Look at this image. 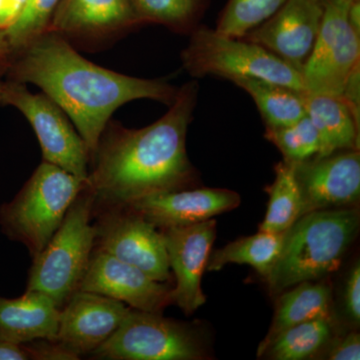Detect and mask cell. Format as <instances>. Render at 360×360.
I'll return each mask as SVG.
<instances>
[{
    "mask_svg": "<svg viewBox=\"0 0 360 360\" xmlns=\"http://www.w3.org/2000/svg\"><path fill=\"white\" fill-rule=\"evenodd\" d=\"M198 84L186 82L162 117L143 129L106 125L90 158L87 186L99 207L125 206L153 194L193 186L196 170L186 136L198 98Z\"/></svg>",
    "mask_w": 360,
    "mask_h": 360,
    "instance_id": "cell-1",
    "label": "cell"
},
{
    "mask_svg": "<svg viewBox=\"0 0 360 360\" xmlns=\"http://www.w3.org/2000/svg\"><path fill=\"white\" fill-rule=\"evenodd\" d=\"M6 71L13 82L37 85L65 111L90 158L117 108L136 99L169 106L179 90L165 80L129 77L94 65L51 30L11 54Z\"/></svg>",
    "mask_w": 360,
    "mask_h": 360,
    "instance_id": "cell-2",
    "label": "cell"
},
{
    "mask_svg": "<svg viewBox=\"0 0 360 360\" xmlns=\"http://www.w3.org/2000/svg\"><path fill=\"white\" fill-rule=\"evenodd\" d=\"M355 207L317 210L302 215L284 234L278 259L265 277L271 295L335 271L359 229Z\"/></svg>",
    "mask_w": 360,
    "mask_h": 360,
    "instance_id": "cell-3",
    "label": "cell"
},
{
    "mask_svg": "<svg viewBox=\"0 0 360 360\" xmlns=\"http://www.w3.org/2000/svg\"><path fill=\"white\" fill-rule=\"evenodd\" d=\"M86 186L87 179L42 161L18 195L0 206L2 231L37 257Z\"/></svg>",
    "mask_w": 360,
    "mask_h": 360,
    "instance_id": "cell-4",
    "label": "cell"
},
{
    "mask_svg": "<svg viewBox=\"0 0 360 360\" xmlns=\"http://www.w3.org/2000/svg\"><path fill=\"white\" fill-rule=\"evenodd\" d=\"M94 205L96 196L86 186L51 240L33 258L26 290L44 293L59 309L79 288L96 248V229L91 224Z\"/></svg>",
    "mask_w": 360,
    "mask_h": 360,
    "instance_id": "cell-5",
    "label": "cell"
},
{
    "mask_svg": "<svg viewBox=\"0 0 360 360\" xmlns=\"http://www.w3.org/2000/svg\"><path fill=\"white\" fill-rule=\"evenodd\" d=\"M180 58L193 77L212 75L232 82L255 78L305 91L302 73L262 45L226 37L205 25H198L189 34Z\"/></svg>",
    "mask_w": 360,
    "mask_h": 360,
    "instance_id": "cell-6",
    "label": "cell"
},
{
    "mask_svg": "<svg viewBox=\"0 0 360 360\" xmlns=\"http://www.w3.org/2000/svg\"><path fill=\"white\" fill-rule=\"evenodd\" d=\"M110 360L205 359L203 341L186 323L161 312L130 309L117 330L91 354Z\"/></svg>",
    "mask_w": 360,
    "mask_h": 360,
    "instance_id": "cell-7",
    "label": "cell"
},
{
    "mask_svg": "<svg viewBox=\"0 0 360 360\" xmlns=\"http://www.w3.org/2000/svg\"><path fill=\"white\" fill-rule=\"evenodd\" d=\"M352 1L326 0L319 37L302 70L305 91L341 97L350 75L359 68L360 33L348 20Z\"/></svg>",
    "mask_w": 360,
    "mask_h": 360,
    "instance_id": "cell-8",
    "label": "cell"
},
{
    "mask_svg": "<svg viewBox=\"0 0 360 360\" xmlns=\"http://www.w3.org/2000/svg\"><path fill=\"white\" fill-rule=\"evenodd\" d=\"M4 105L20 111L32 125L44 161L87 179L90 153L65 111L44 94H32L21 82H4Z\"/></svg>",
    "mask_w": 360,
    "mask_h": 360,
    "instance_id": "cell-9",
    "label": "cell"
},
{
    "mask_svg": "<svg viewBox=\"0 0 360 360\" xmlns=\"http://www.w3.org/2000/svg\"><path fill=\"white\" fill-rule=\"evenodd\" d=\"M96 248L146 272L160 283L170 279L162 233L129 206L99 207Z\"/></svg>",
    "mask_w": 360,
    "mask_h": 360,
    "instance_id": "cell-10",
    "label": "cell"
},
{
    "mask_svg": "<svg viewBox=\"0 0 360 360\" xmlns=\"http://www.w3.org/2000/svg\"><path fill=\"white\" fill-rule=\"evenodd\" d=\"M326 0H288L240 39L262 45L302 73L321 30Z\"/></svg>",
    "mask_w": 360,
    "mask_h": 360,
    "instance_id": "cell-11",
    "label": "cell"
},
{
    "mask_svg": "<svg viewBox=\"0 0 360 360\" xmlns=\"http://www.w3.org/2000/svg\"><path fill=\"white\" fill-rule=\"evenodd\" d=\"M302 198V215L317 210L350 207L360 198L359 150L314 156L295 165Z\"/></svg>",
    "mask_w": 360,
    "mask_h": 360,
    "instance_id": "cell-12",
    "label": "cell"
},
{
    "mask_svg": "<svg viewBox=\"0 0 360 360\" xmlns=\"http://www.w3.org/2000/svg\"><path fill=\"white\" fill-rule=\"evenodd\" d=\"M78 290L108 296L131 309L146 312L162 314L172 303L168 284L96 248Z\"/></svg>",
    "mask_w": 360,
    "mask_h": 360,
    "instance_id": "cell-13",
    "label": "cell"
},
{
    "mask_svg": "<svg viewBox=\"0 0 360 360\" xmlns=\"http://www.w3.org/2000/svg\"><path fill=\"white\" fill-rule=\"evenodd\" d=\"M160 231L165 238L169 267L176 281L172 288V303L184 314H193L206 302L201 290V277L217 236V221L212 219Z\"/></svg>",
    "mask_w": 360,
    "mask_h": 360,
    "instance_id": "cell-14",
    "label": "cell"
},
{
    "mask_svg": "<svg viewBox=\"0 0 360 360\" xmlns=\"http://www.w3.org/2000/svg\"><path fill=\"white\" fill-rule=\"evenodd\" d=\"M130 309L108 296L77 290L59 312L54 341L78 359L91 354L117 330Z\"/></svg>",
    "mask_w": 360,
    "mask_h": 360,
    "instance_id": "cell-15",
    "label": "cell"
},
{
    "mask_svg": "<svg viewBox=\"0 0 360 360\" xmlns=\"http://www.w3.org/2000/svg\"><path fill=\"white\" fill-rule=\"evenodd\" d=\"M240 205V196L224 188L179 189L146 196L129 207L156 229L186 226L212 219Z\"/></svg>",
    "mask_w": 360,
    "mask_h": 360,
    "instance_id": "cell-16",
    "label": "cell"
},
{
    "mask_svg": "<svg viewBox=\"0 0 360 360\" xmlns=\"http://www.w3.org/2000/svg\"><path fill=\"white\" fill-rule=\"evenodd\" d=\"M141 23L134 0H60L49 30L65 39H97Z\"/></svg>",
    "mask_w": 360,
    "mask_h": 360,
    "instance_id": "cell-17",
    "label": "cell"
},
{
    "mask_svg": "<svg viewBox=\"0 0 360 360\" xmlns=\"http://www.w3.org/2000/svg\"><path fill=\"white\" fill-rule=\"evenodd\" d=\"M60 309L44 293L25 290L18 298L0 297V340L15 343L56 340Z\"/></svg>",
    "mask_w": 360,
    "mask_h": 360,
    "instance_id": "cell-18",
    "label": "cell"
},
{
    "mask_svg": "<svg viewBox=\"0 0 360 360\" xmlns=\"http://www.w3.org/2000/svg\"><path fill=\"white\" fill-rule=\"evenodd\" d=\"M307 115L321 137L317 156L341 150H359L360 122L340 97L304 91Z\"/></svg>",
    "mask_w": 360,
    "mask_h": 360,
    "instance_id": "cell-19",
    "label": "cell"
},
{
    "mask_svg": "<svg viewBox=\"0 0 360 360\" xmlns=\"http://www.w3.org/2000/svg\"><path fill=\"white\" fill-rule=\"evenodd\" d=\"M331 309L333 292L326 284L307 281L293 286L288 292L281 293L274 321L258 347L257 356L262 357L277 336L286 329L312 319L331 316Z\"/></svg>",
    "mask_w": 360,
    "mask_h": 360,
    "instance_id": "cell-20",
    "label": "cell"
},
{
    "mask_svg": "<svg viewBox=\"0 0 360 360\" xmlns=\"http://www.w3.org/2000/svg\"><path fill=\"white\" fill-rule=\"evenodd\" d=\"M250 94L265 129L288 127L307 115L304 91L266 80L243 78L233 82Z\"/></svg>",
    "mask_w": 360,
    "mask_h": 360,
    "instance_id": "cell-21",
    "label": "cell"
},
{
    "mask_svg": "<svg viewBox=\"0 0 360 360\" xmlns=\"http://www.w3.org/2000/svg\"><path fill=\"white\" fill-rule=\"evenodd\" d=\"M284 234L285 232L270 233L259 231L253 236L232 241L210 252L206 269L219 271L227 264H248L266 277L281 255Z\"/></svg>",
    "mask_w": 360,
    "mask_h": 360,
    "instance_id": "cell-22",
    "label": "cell"
},
{
    "mask_svg": "<svg viewBox=\"0 0 360 360\" xmlns=\"http://www.w3.org/2000/svg\"><path fill=\"white\" fill-rule=\"evenodd\" d=\"M274 182L265 188L269 200L259 231L283 233L302 214V198L295 177V165L281 161L276 165Z\"/></svg>",
    "mask_w": 360,
    "mask_h": 360,
    "instance_id": "cell-23",
    "label": "cell"
},
{
    "mask_svg": "<svg viewBox=\"0 0 360 360\" xmlns=\"http://www.w3.org/2000/svg\"><path fill=\"white\" fill-rule=\"evenodd\" d=\"M333 316L303 322L277 336L264 355L276 360H303L321 354L335 336ZM262 355V356H264Z\"/></svg>",
    "mask_w": 360,
    "mask_h": 360,
    "instance_id": "cell-24",
    "label": "cell"
},
{
    "mask_svg": "<svg viewBox=\"0 0 360 360\" xmlns=\"http://www.w3.org/2000/svg\"><path fill=\"white\" fill-rule=\"evenodd\" d=\"M141 22L158 23L180 34L200 25L210 0H134Z\"/></svg>",
    "mask_w": 360,
    "mask_h": 360,
    "instance_id": "cell-25",
    "label": "cell"
},
{
    "mask_svg": "<svg viewBox=\"0 0 360 360\" xmlns=\"http://www.w3.org/2000/svg\"><path fill=\"white\" fill-rule=\"evenodd\" d=\"M286 1L288 0H229L214 30L226 37L240 39L271 18Z\"/></svg>",
    "mask_w": 360,
    "mask_h": 360,
    "instance_id": "cell-26",
    "label": "cell"
},
{
    "mask_svg": "<svg viewBox=\"0 0 360 360\" xmlns=\"http://www.w3.org/2000/svg\"><path fill=\"white\" fill-rule=\"evenodd\" d=\"M264 137L281 150L283 160L291 165L309 160L321 153V137L307 115L288 127L265 129Z\"/></svg>",
    "mask_w": 360,
    "mask_h": 360,
    "instance_id": "cell-27",
    "label": "cell"
},
{
    "mask_svg": "<svg viewBox=\"0 0 360 360\" xmlns=\"http://www.w3.org/2000/svg\"><path fill=\"white\" fill-rule=\"evenodd\" d=\"M60 0H25L13 25L6 30L11 54L47 32Z\"/></svg>",
    "mask_w": 360,
    "mask_h": 360,
    "instance_id": "cell-28",
    "label": "cell"
},
{
    "mask_svg": "<svg viewBox=\"0 0 360 360\" xmlns=\"http://www.w3.org/2000/svg\"><path fill=\"white\" fill-rule=\"evenodd\" d=\"M343 303L348 319L359 326L360 322V266L356 262L345 283Z\"/></svg>",
    "mask_w": 360,
    "mask_h": 360,
    "instance_id": "cell-29",
    "label": "cell"
},
{
    "mask_svg": "<svg viewBox=\"0 0 360 360\" xmlns=\"http://www.w3.org/2000/svg\"><path fill=\"white\" fill-rule=\"evenodd\" d=\"M329 343L326 359L329 360H359L360 336L359 333H350L340 340H335Z\"/></svg>",
    "mask_w": 360,
    "mask_h": 360,
    "instance_id": "cell-30",
    "label": "cell"
},
{
    "mask_svg": "<svg viewBox=\"0 0 360 360\" xmlns=\"http://www.w3.org/2000/svg\"><path fill=\"white\" fill-rule=\"evenodd\" d=\"M0 360H34L28 343L0 340Z\"/></svg>",
    "mask_w": 360,
    "mask_h": 360,
    "instance_id": "cell-31",
    "label": "cell"
},
{
    "mask_svg": "<svg viewBox=\"0 0 360 360\" xmlns=\"http://www.w3.org/2000/svg\"><path fill=\"white\" fill-rule=\"evenodd\" d=\"M25 0H0V28L7 30L18 18Z\"/></svg>",
    "mask_w": 360,
    "mask_h": 360,
    "instance_id": "cell-32",
    "label": "cell"
},
{
    "mask_svg": "<svg viewBox=\"0 0 360 360\" xmlns=\"http://www.w3.org/2000/svg\"><path fill=\"white\" fill-rule=\"evenodd\" d=\"M11 56V49L7 40L6 30L0 28V71L6 70Z\"/></svg>",
    "mask_w": 360,
    "mask_h": 360,
    "instance_id": "cell-33",
    "label": "cell"
},
{
    "mask_svg": "<svg viewBox=\"0 0 360 360\" xmlns=\"http://www.w3.org/2000/svg\"><path fill=\"white\" fill-rule=\"evenodd\" d=\"M4 82H2L1 80H0V106H4Z\"/></svg>",
    "mask_w": 360,
    "mask_h": 360,
    "instance_id": "cell-34",
    "label": "cell"
}]
</instances>
